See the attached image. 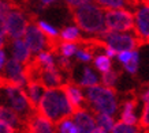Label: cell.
Listing matches in <instances>:
<instances>
[{"instance_id": "6da1fadb", "label": "cell", "mask_w": 149, "mask_h": 133, "mask_svg": "<svg viewBox=\"0 0 149 133\" xmlns=\"http://www.w3.org/2000/svg\"><path fill=\"white\" fill-rule=\"evenodd\" d=\"M72 19L84 34L93 38H100L107 31L105 11L95 1L72 10Z\"/></svg>"}, {"instance_id": "7a4b0ae2", "label": "cell", "mask_w": 149, "mask_h": 133, "mask_svg": "<svg viewBox=\"0 0 149 133\" xmlns=\"http://www.w3.org/2000/svg\"><path fill=\"white\" fill-rule=\"evenodd\" d=\"M37 111L58 124L59 121L64 118L72 117L75 109L66 97L63 88H49L45 90V94L37 107Z\"/></svg>"}, {"instance_id": "3957f363", "label": "cell", "mask_w": 149, "mask_h": 133, "mask_svg": "<svg viewBox=\"0 0 149 133\" xmlns=\"http://www.w3.org/2000/svg\"><path fill=\"white\" fill-rule=\"evenodd\" d=\"M86 107H89L95 114H119L120 101L115 88H108L103 84H97L95 87L85 90Z\"/></svg>"}, {"instance_id": "277c9868", "label": "cell", "mask_w": 149, "mask_h": 133, "mask_svg": "<svg viewBox=\"0 0 149 133\" xmlns=\"http://www.w3.org/2000/svg\"><path fill=\"white\" fill-rule=\"evenodd\" d=\"M97 42L105 48L115 50L116 53L127 52V50H137L140 49V46L144 45L134 31L120 33V31L107 30L100 38H97Z\"/></svg>"}, {"instance_id": "5b68a950", "label": "cell", "mask_w": 149, "mask_h": 133, "mask_svg": "<svg viewBox=\"0 0 149 133\" xmlns=\"http://www.w3.org/2000/svg\"><path fill=\"white\" fill-rule=\"evenodd\" d=\"M1 90H3V97L6 101L4 105L14 109L25 120H27L36 111V109L32 106V103L27 98L25 88L13 84H1Z\"/></svg>"}, {"instance_id": "8992f818", "label": "cell", "mask_w": 149, "mask_h": 133, "mask_svg": "<svg viewBox=\"0 0 149 133\" xmlns=\"http://www.w3.org/2000/svg\"><path fill=\"white\" fill-rule=\"evenodd\" d=\"M30 80L32 76L29 65H25L14 58H10L1 69V84H13L25 88Z\"/></svg>"}, {"instance_id": "52a82bcc", "label": "cell", "mask_w": 149, "mask_h": 133, "mask_svg": "<svg viewBox=\"0 0 149 133\" xmlns=\"http://www.w3.org/2000/svg\"><path fill=\"white\" fill-rule=\"evenodd\" d=\"M29 25H30V21L27 18V15L17 7H14L8 12V15L6 16L4 21L0 22V27L6 29L10 40L23 38Z\"/></svg>"}, {"instance_id": "ba28073f", "label": "cell", "mask_w": 149, "mask_h": 133, "mask_svg": "<svg viewBox=\"0 0 149 133\" xmlns=\"http://www.w3.org/2000/svg\"><path fill=\"white\" fill-rule=\"evenodd\" d=\"M105 23L109 31H134V11L129 8L105 11Z\"/></svg>"}, {"instance_id": "9c48e42d", "label": "cell", "mask_w": 149, "mask_h": 133, "mask_svg": "<svg viewBox=\"0 0 149 133\" xmlns=\"http://www.w3.org/2000/svg\"><path fill=\"white\" fill-rule=\"evenodd\" d=\"M30 68V76L32 79L38 80L41 84L47 90L49 88H62L67 82L64 77V72L62 69L56 68H47V69H38L32 64L29 65Z\"/></svg>"}, {"instance_id": "30bf717a", "label": "cell", "mask_w": 149, "mask_h": 133, "mask_svg": "<svg viewBox=\"0 0 149 133\" xmlns=\"http://www.w3.org/2000/svg\"><path fill=\"white\" fill-rule=\"evenodd\" d=\"M134 33L142 44H149V0H138L134 5Z\"/></svg>"}, {"instance_id": "8fae6325", "label": "cell", "mask_w": 149, "mask_h": 133, "mask_svg": "<svg viewBox=\"0 0 149 133\" xmlns=\"http://www.w3.org/2000/svg\"><path fill=\"white\" fill-rule=\"evenodd\" d=\"M23 40L26 41L27 46L30 48L34 56L38 54L40 52L47 50V49H54L55 46V44L42 33V30L38 27L36 22H30V25L27 26Z\"/></svg>"}, {"instance_id": "7c38bea8", "label": "cell", "mask_w": 149, "mask_h": 133, "mask_svg": "<svg viewBox=\"0 0 149 133\" xmlns=\"http://www.w3.org/2000/svg\"><path fill=\"white\" fill-rule=\"evenodd\" d=\"M7 50L10 53V57L22 62L25 65H30L34 60V54L27 46L26 41L23 38H17V40H10L7 45Z\"/></svg>"}, {"instance_id": "4fadbf2b", "label": "cell", "mask_w": 149, "mask_h": 133, "mask_svg": "<svg viewBox=\"0 0 149 133\" xmlns=\"http://www.w3.org/2000/svg\"><path fill=\"white\" fill-rule=\"evenodd\" d=\"M25 130L27 133H56V122L34 111L26 120Z\"/></svg>"}, {"instance_id": "5bb4252c", "label": "cell", "mask_w": 149, "mask_h": 133, "mask_svg": "<svg viewBox=\"0 0 149 133\" xmlns=\"http://www.w3.org/2000/svg\"><path fill=\"white\" fill-rule=\"evenodd\" d=\"M138 97H129L120 102V110H119V121L125 124L136 125L140 124V114H138Z\"/></svg>"}, {"instance_id": "9a60e30c", "label": "cell", "mask_w": 149, "mask_h": 133, "mask_svg": "<svg viewBox=\"0 0 149 133\" xmlns=\"http://www.w3.org/2000/svg\"><path fill=\"white\" fill-rule=\"evenodd\" d=\"M71 118L77 124L81 133H93V130L97 128L96 114L89 107H82V109L75 110Z\"/></svg>"}, {"instance_id": "2e32d148", "label": "cell", "mask_w": 149, "mask_h": 133, "mask_svg": "<svg viewBox=\"0 0 149 133\" xmlns=\"http://www.w3.org/2000/svg\"><path fill=\"white\" fill-rule=\"evenodd\" d=\"M66 94V97L68 98V101L71 103L74 109H82L86 107V95H85V90L82 88L81 86L75 83V82H67L66 84L62 87Z\"/></svg>"}, {"instance_id": "e0dca14e", "label": "cell", "mask_w": 149, "mask_h": 133, "mask_svg": "<svg viewBox=\"0 0 149 133\" xmlns=\"http://www.w3.org/2000/svg\"><path fill=\"white\" fill-rule=\"evenodd\" d=\"M75 83H78L84 90L95 87L97 84H101V73H99V72L96 71L95 66L82 65Z\"/></svg>"}, {"instance_id": "ac0fdd59", "label": "cell", "mask_w": 149, "mask_h": 133, "mask_svg": "<svg viewBox=\"0 0 149 133\" xmlns=\"http://www.w3.org/2000/svg\"><path fill=\"white\" fill-rule=\"evenodd\" d=\"M0 122H4V124L10 125L15 130H23L26 120L21 114H18L14 109H11L10 106L3 103L0 106Z\"/></svg>"}, {"instance_id": "d6986e66", "label": "cell", "mask_w": 149, "mask_h": 133, "mask_svg": "<svg viewBox=\"0 0 149 133\" xmlns=\"http://www.w3.org/2000/svg\"><path fill=\"white\" fill-rule=\"evenodd\" d=\"M33 66L38 69H47V68H56L58 66V53L54 49H47L44 52H40L34 56L32 62Z\"/></svg>"}, {"instance_id": "ffe728a7", "label": "cell", "mask_w": 149, "mask_h": 133, "mask_svg": "<svg viewBox=\"0 0 149 133\" xmlns=\"http://www.w3.org/2000/svg\"><path fill=\"white\" fill-rule=\"evenodd\" d=\"M45 90L47 88L41 84L38 80H34V79L30 80V82L27 83V86L25 87L27 98H29V101L32 103V106L36 109V111H37V107H38V105H40V102H41V99L44 97V94H45Z\"/></svg>"}, {"instance_id": "44dd1931", "label": "cell", "mask_w": 149, "mask_h": 133, "mask_svg": "<svg viewBox=\"0 0 149 133\" xmlns=\"http://www.w3.org/2000/svg\"><path fill=\"white\" fill-rule=\"evenodd\" d=\"M82 30L74 23V25H67L63 29H60V36L59 41L63 42H79L82 41Z\"/></svg>"}, {"instance_id": "7402d4cb", "label": "cell", "mask_w": 149, "mask_h": 133, "mask_svg": "<svg viewBox=\"0 0 149 133\" xmlns=\"http://www.w3.org/2000/svg\"><path fill=\"white\" fill-rule=\"evenodd\" d=\"M54 50L60 56L68 58H75V54L79 50V44L78 42H63L58 41L54 46Z\"/></svg>"}, {"instance_id": "603a6c76", "label": "cell", "mask_w": 149, "mask_h": 133, "mask_svg": "<svg viewBox=\"0 0 149 133\" xmlns=\"http://www.w3.org/2000/svg\"><path fill=\"white\" fill-rule=\"evenodd\" d=\"M112 64H113V58L108 57L104 52L97 53L95 56V60H93V66L96 68V71L99 73H105V72L113 69Z\"/></svg>"}, {"instance_id": "cb8c5ba5", "label": "cell", "mask_w": 149, "mask_h": 133, "mask_svg": "<svg viewBox=\"0 0 149 133\" xmlns=\"http://www.w3.org/2000/svg\"><path fill=\"white\" fill-rule=\"evenodd\" d=\"M36 23L38 25V27H40L41 30H42V33L45 34L48 38H49L54 44H56L59 41V36H60V30H59L56 26H54L52 23L47 22V21H44V19H38V21H36Z\"/></svg>"}, {"instance_id": "d4e9b609", "label": "cell", "mask_w": 149, "mask_h": 133, "mask_svg": "<svg viewBox=\"0 0 149 133\" xmlns=\"http://www.w3.org/2000/svg\"><path fill=\"white\" fill-rule=\"evenodd\" d=\"M96 4H99L104 11H111V10H120L129 8L131 4L130 0H95ZM133 5V4H131Z\"/></svg>"}, {"instance_id": "484cf974", "label": "cell", "mask_w": 149, "mask_h": 133, "mask_svg": "<svg viewBox=\"0 0 149 133\" xmlns=\"http://www.w3.org/2000/svg\"><path fill=\"white\" fill-rule=\"evenodd\" d=\"M140 66H141V54L140 50L137 49V50L133 52V57L130 58V61L126 62L125 65H122V68L127 75L136 76L138 73V71H140Z\"/></svg>"}, {"instance_id": "4316f807", "label": "cell", "mask_w": 149, "mask_h": 133, "mask_svg": "<svg viewBox=\"0 0 149 133\" xmlns=\"http://www.w3.org/2000/svg\"><path fill=\"white\" fill-rule=\"evenodd\" d=\"M56 133H81V130L71 117H68L56 124Z\"/></svg>"}, {"instance_id": "83f0119b", "label": "cell", "mask_w": 149, "mask_h": 133, "mask_svg": "<svg viewBox=\"0 0 149 133\" xmlns=\"http://www.w3.org/2000/svg\"><path fill=\"white\" fill-rule=\"evenodd\" d=\"M95 56L96 54L91 46H79V50L75 54V60L77 62H81L84 65H89L91 62H93Z\"/></svg>"}, {"instance_id": "f1b7e54d", "label": "cell", "mask_w": 149, "mask_h": 133, "mask_svg": "<svg viewBox=\"0 0 149 133\" xmlns=\"http://www.w3.org/2000/svg\"><path fill=\"white\" fill-rule=\"evenodd\" d=\"M119 79H120V75H119V71H116V69H111L105 73H101V84L108 87V88H116Z\"/></svg>"}, {"instance_id": "f546056e", "label": "cell", "mask_w": 149, "mask_h": 133, "mask_svg": "<svg viewBox=\"0 0 149 133\" xmlns=\"http://www.w3.org/2000/svg\"><path fill=\"white\" fill-rule=\"evenodd\" d=\"M96 122H97V126L105 129V130H108V132H112V129L115 128V125H116L118 121L115 120L113 115L99 113V114H96Z\"/></svg>"}, {"instance_id": "4dcf8cb0", "label": "cell", "mask_w": 149, "mask_h": 133, "mask_svg": "<svg viewBox=\"0 0 149 133\" xmlns=\"http://www.w3.org/2000/svg\"><path fill=\"white\" fill-rule=\"evenodd\" d=\"M141 130L140 126H136V125H129V124H125L122 121L118 120L115 128L112 129L111 133H138Z\"/></svg>"}, {"instance_id": "1f68e13d", "label": "cell", "mask_w": 149, "mask_h": 133, "mask_svg": "<svg viewBox=\"0 0 149 133\" xmlns=\"http://www.w3.org/2000/svg\"><path fill=\"white\" fill-rule=\"evenodd\" d=\"M138 126L141 128V130H146L149 129V103L142 105L140 110V124Z\"/></svg>"}, {"instance_id": "d6a6232c", "label": "cell", "mask_w": 149, "mask_h": 133, "mask_svg": "<svg viewBox=\"0 0 149 133\" xmlns=\"http://www.w3.org/2000/svg\"><path fill=\"white\" fill-rule=\"evenodd\" d=\"M72 58H68V57H64V56H60L58 54V68L62 69L63 72H70L72 69Z\"/></svg>"}, {"instance_id": "836d02e7", "label": "cell", "mask_w": 149, "mask_h": 133, "mask_svg": "<svg viewBox=\"0 0 149 133\" xmlns=\"http://www.w3.org/2000/svg\"><path fill=\"white\" fill-rule=\"evenodd\" d=\"M133 52H134V50L120 52V53H118V54H116V58H115V60H116V61L119 62L120 65H125V64L130 61V58L133 57Z\"/></svg>"}, {"instance_id": "e575fe53", "label": "cell", "mask_w": 149, "mask_h": 133, "mask_svg": "<svg viewBox=\"0 0 149 133\" xmlns=\"http://www.w3.org/2000/svg\"><path fill=\"white\" fill-rule=\"evenodd\" d=\"M92 1H95V0H64V3L67 5L68 8L71 10H75L78 7H81L84 4H88V3H92Z\"/></svg>"}, {"instance_id": "d590c367", "label": "cell", "mask_w": 149, "mask_h": 133, "mask_svg": "<svg viewBox=\"0 0 149 133\" xmlns=\"http://www.w3.org/2000/svg\"><path fill=\"white\" fill-rule=\"evenodd\" d=\"M138 101H140L142 105L149 103V84L142 87V90L138 93Z\"/></svg>"}, {"instance_id": "8d00e7d4", "label": "cell", "mask_w": 149, "mask_h": 133, "mask_svg": "<svg viewBox=\"0 0 149 133\" xmlns=\"http://www.w3.org/2000/svg\"><path fill=\"white\" fill-rule=\"evenodd\" d=\"M10 53L8 50H7V48H1L0 49V69H3L6 66V64L10 60Z\"/></svg>"}, {"instance_id": "74e56055", "label": "cell", "mask_w": 149, "mask_h": 133, "mask_svg": "<svg viewBox=\"0 0 149 133\" xmlns=\"http://www.w3.org/2000/svg\"><path fill=\"white\" fill-rule=\"evenodd\" d=\"M0 133H17V130L4 122H0Z\"/></svg>"}, {"instance_id": "f35d334b", "label": "cell", "mask_w": 149, "mask_h": 133, "mask_svg": "<svg viewBox=\"0 0 149 133\" xmlns=\"http://www.w3.org/2000/svg\"><path fill=\"white\" fill-rule=\"evenodd\" d=\"M59 0H38V4H40V8H47V7L54 5Z\"/></svg>"}, {"instance_id": "ab89813d", "label": "cell", "mask_w": 149, "mask_h": 133, "mask_svg": "<svg viewBox=\"0 0 149 133\" xmlns=\"http://www.w3.org/2000/svg\"><path fill=\"white\" fill-rule=\"evenodd\" d=\"M103 52L105 54H107V56H108V57H111V58H116V52H115V50H112V49H109V48H105V46H103Z\"/></svg>"}, {"instance_id": "60d3db41", "label": "cell", "mask_w": 149, "mask_h": 133, "mask_svg": "<svg viewBox=\"0 0 149 133\" xmlns=\"http://www.w3.org/2000/svg\"><path fill=\"white\" fill-rule=\"evenodd\" d=\"M93 133H111V132H108V130H105V129H103V128H100V126H97V128L93 130Z\"/></svg>"}, {"instance_id": "b9f144b4", "label": "cell", "mask_w": 149, "mask_h": 133, "mask_svg": "<svg viewBox=\"0 0 149 133\" xmlns=\"http://www.w3.org/2000/svg\"><path fill=\"white\" fill-rule=\"evenodd\" d=\"M130 1H131V4H133V7H134L137 3H138V0H130Z\"/></svg>"}, {"instance_id": "7bdbcfd3", "label": "cell", "mask_w": 149, "mask_h": 133, "mask_svg": "<svg viewBox=\"0 0 149 133\" xmlns=\"http://www.w3.org/2000/svg\"><path fill=\"white\" fill-rule=\"evenodd\" d=\"M17 133H27V132L25 130V129H23V130H17Z\"/></svg>"}, {"instance_id": "ee69618b", "label": "cell", "mask_w": 149, "mask_h": 133, "mask_svg": "<svg viewBox=\"0 0 149 133\" xmlns=\"http://www.w3.org/2000/svg\"><path fill=\"white\" fill-rule=\"evenodd\" d=\"M138 133H144V132H142V130H140V132H138Z\"/></svg>"}]
</instances>
